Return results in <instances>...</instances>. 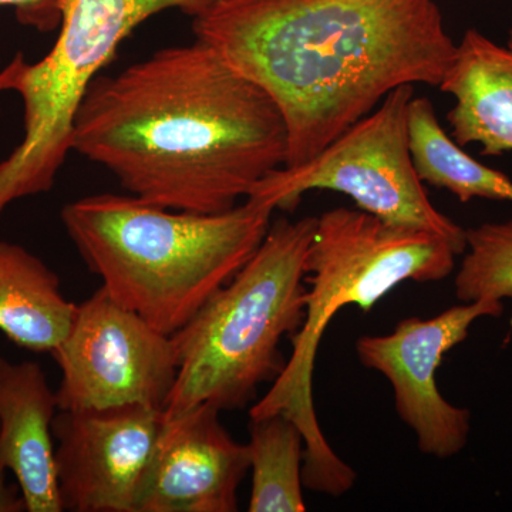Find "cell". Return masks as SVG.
I'll return each instance as SVG.
<instances>
[{"mask_svg": "<svg viewBox=\"0 0 512 512\" xmlns=\"http://www.w3.org/2000/svg\"><path fill=\"white\" fill-rule=\"evenodd\" d=\"M56 410V392L39 363L0 356V466L15 474L29 512L64 511L52 433Z\"/></svg>", "mask_w": 512, "mask_h": 512, "instance_id": "obj_12", "label": "cell"}, {"mask_svg": "<svg viewBox=\"0 0 512 512\" xmlns=\"http://www.w3.org/2000/svg\"><path fill=\"white\" fill-rule=\"evenodd\" d=\"M275 210L258 197L195 214L97 194L64 205L62 222L111 298L173 336L254 256Z\"/></svg>", "mask_w": 512, "mask_h": 512, "instance_id": "obj_3", "label": "cell"}, {"mask_svg": "<svg viewBox=\"0 0 512 512\" xmlns=\"http://www.w3.org/2000/svg\"><path fill=\"white\" fill-rule=\"evenodd\" d=\"M468 252L454 281L463 303L512 301V218L466 229Z\"/></svg>", "mask_w": 512, "mask_h": 512, "instance_id": "obj_17", "label": "cell"}, {"mask_svg": "<svg viewBox=\"0 0 512 512\" xmlns=\"http://www.w3.org/2000/svg\"><path fill=\"white\" fill-rule=\"evenodd\" d=\"M409 144L414 168L423 183L444 188L461 202L474 198L512 202V181L501 171L470 156L448 136L426 97L409 106Z\"/></svg>", "mask_w": 512, "mask_h": 512, "instance_id": "obj_15", "label": "cell"}, {"mask_svg": "<svg viewBox=\"0 0 512 512\" xmlns=\"http://www.w3.org/2000/svg\"><path fill=\"white\" fill-rule=\"evenodd\" d=\"M460 255L451 242L423 229L400 227L359 210L338 207L316 218L305 259V319L293 333L292 355L264 399L249 416L284 413L305 437L303 487L342 497L356 483V471L330 447L313 402V370L330 320L345 306L370 311L406 281L446 279Z\"/></svg>", "mask_w": 512, "mask_h": 512, "instance_id": "obj_4", "label": "cell"}, {"mask_svg": "<svg viewBox=\"0 0 512 512\" xmlns=\"http://www.w3.org/2000/svg\"><path fill=\"white\" fill-rule=\"evenodd\" d=\"M164 413L150 407L60 410L53 419L63 510L136 512Z\"/></svg>", "mask_w": 512, "mask_h": 512, "instance_id": "obj_10", "label": "cell"}, {"mask_svg": "<svg viewBox=\"0 0 512 512\" xmlns=\"http://www.w3.org/2000/svg\"><path fill=\"white\" fill-rule=\"evenodd\" d=\"M220 412L202 403L164 416L136 512L238 510V488L251 470V457L248 446L222 426Z\"/></svg>", "mask_w": 512, "mask_h": 512, "instance_id": "obj_11", "label": "cell"}, {"mask_svg": "<svg viewBox=\"0 0 512 512\" xmlns=\"http://www.w3.org/2000/svg\"><path fill=\"white\" fill-rule=\"evenodd\" d=\"M192 30L275 101L284 167L311 161L397 87H440L457 49L436 0H221Z\"/></svg>", "mask_w": 512, "mask_h": 512, "instance_id": "obj_2", "label": "cell"}, {"mask_svg": "<svg viewBox=\"0 0 512 512\" xmlns=\"http://www.w3.org/2000/svg\"><path fill=\"white\" fill-rule=\"evenodd\" d=\"M13 8L16 19L26 28L49 33L62 22L63 0H0V8Z\"/></svg>", "mask_w": 512, "mask_h": 512, "instance_id": "obj_18", "label": "cell"}, {"mask_svg": "<svg viewBox=\"0 0 512 512\" xmlns=\"http://www.w3.org/2000/svg\"><path fill=\"white\" fill-rule=\"evenodd\" d=\"M503 312V301L461 302L431 319H404L389 335L357 340L360 363L392 384L397 416L416 434L421 453L446 460L467 446L470 410L453 406L441 396L437 369L444 356L468 338L476 320L497 318Z\"/></svg>", "mask_w": 512, "mask_h": 512, "instance_id": "obj_9", "label": "cell"}, {"mask_svg": "<svg viewBox=\"0 0 512 512\" xmlns=\"http://www.w3.org/2000/svg\"><path fill=\"white\" fill-rule=\"evenodd\" d=\"M50 353L62 370L59 410L137 404L164 412L180 367L171 336L103 286L77 305L72 328Z\"/></svg>", "mask_w": 512, "mask_h": 512, "instance_id": "obj_8", "label": "cell"}, {"mask_svg": "<svg viewBox=\"0 0 512 512\" xmlns=\"http://www.w3.org/2000/svg\"><path fill=\"white\" fill-rule=\"evenodd\" d=\"M23 62H25L23 53H18V55L13 57V60L8 64V67L0 72V92L13 90V86H15L16 79H18L20 69H22Z\"/></svg>", "mask_w": 512, "mask_h": 512, "instance_id": "obj_20", "label": "cell"}, {"mask_svg": "<svg viewBox=\"0 0 512 512\" xmlns=\"http://www.w3.org/2000/svg\"><path fill=\"white\" fill-rule=\"evenodd\" d=\"M5 468L0 466V512L26 511L25 498L19 485L6 483Z\"/></svg>", "mask_w": 512, "mask_h": 512, "instance_id": "obj_19", "label": "cell"}, {"mask_svg": "<svg viewBox=\"0 0 512 512\" xmlns=\"http://www.w3.org/2000/svg\"><path fill=\"white\" fill-rule=\"evenodd\" d=\"M440 89L454 99L447 121L458 146L480 144L485 157L512 151V29L505 45L468 29Z\"/></svg>", "mask_w": 512, "mask_h": 512, "instance_id": "obj_13", "label": "cell"}, {"mask_svg": "<svg viewBox=\"0 0 512 512\" xmlns=\"http://www.w3.org/2000/svg\"><path fill=\"white\" fill-rule=\"evenodd\" d=\"M315 228V217L272 222L241 271L171 336L180 367L165 417L202 403L242 409L259 384L278 379L286 365L279 343L305 319V259Z\"/></svg>", "mask_w": 512, "mask_h": 512, "instance_id": "obj_5", "label": "cell"}, {"mask_svg": "<svg viewBox=\"0 0 512 512\" xmlns=\"http://www.w3.org/2000/svg\"><path fill=\"white\" fill-rule=\"evenodd\" d=\"M221 0H63L52 50L23 62L13 92L23 100L22 141L0 163V215L12 202L52 190L72 151L76 111L90 83L144 20L168 9L192 19Z\"/></svg>", "mask_w": 512, "mask_h": 512, "instance_id": "obj_6", "label": "cell"}, {"mask_svg": "<svg viewBox=\"0 0 512 512\" xmlns=\"http://www.w3.org/2000/svg\"><path fill=\"white\" fill-rule=\"evenodd\" d=\"M72 151L147 204L220 214L284 167L288 130L258 84L195 40L99 74L74 116Z\"/></svg>", "mask_w": 512, "mask_h": 512, "instance_id": "obj_1", "label": "cell"}, {"mask_svg": "<svg viewBox=\"0 0 512 512\" xmlns=\"http://www.w3.org/2000/svg\"><path fill=\"white\" fill-rule=\"evenodd\" d=\"M414 86L387 94L382 106L356 121L311 161L281 167L255 185L248 197L293 211L305 192H342L357 208L400 227L446 238L464 254L466 229L434 207L414 168L409 144V106Z\"/></svg>", "mask_w": 512, "mask_h": 512, "instance_id": "obj_7", "label": "cell"}, {"mask_svg": "<svg viewBox=\"0 0 512 512\" xmlns=\"http://www.w3.org/2000/svg\"><path fill=\"white\" fill-rule=\"evenodd\" d=\"M76 309L42 259L0 241V332L10 342L30 352H52L72 328Z\"/></svg>", "mask_w": 512, "mask_h": 512, "instance_id": "obj_14", "label": "cell"}, {"mask_svg": "<svg viewBox=\"0 0 512 512\" xmlns=\"http://www.w3.org/2000/svg\"><path fill=\"white\" fill-rule=\"evenodd\" d=\"M305 437L284 413L251 417L249 457L252 490L248 511L303 512L302 466Z\"/></svg>", "mask_w": 512, "mask_h": 512, "instance_id": "obj_16", "label": "cell"}]
</instances>
